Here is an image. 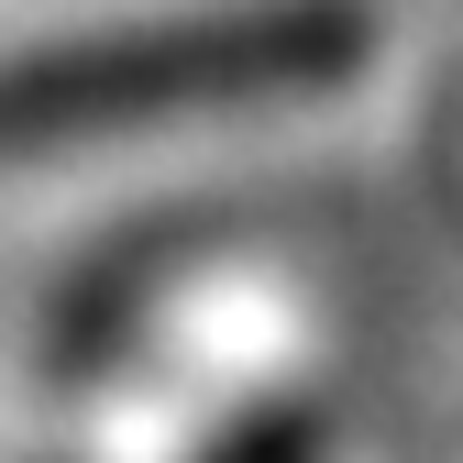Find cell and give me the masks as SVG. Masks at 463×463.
<instances>
[{
	"instance_id": "1",
	"label": "cell",
	"mask_w": 463,
	"mask_h": 463,
	"mask_svg": "<svg viewBox=\"0 0 463 463\" xmlns=\"http://www.w3.org/2000/svg\"><path fill=\"white\" fill-rule=\"evenodd\" d=\"M364 55V12L342 0H265V12L155 23L110 44H55L0 67V133H78V122H155V110H221V99H287Z\"/></svg>"
}]
</instances>
